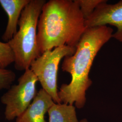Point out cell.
<instances>
[{"label":"cell","instance_id":"8992f818","mask_svg":"<svg viewBox=\"0 0 122 122\" xmlns=\"http://www.w3.org/2000/svg\"><path fill=\"white\" fill-rule=\"evenodd\" d=\"M108 0L99 5L93 13L85 20L87 28L98 26H115L116 33L122 31V0L114 4H109Z\"/></svg>","mask_w":122,"mask_h":122},{"label":"cell","instance_id":"4fadbf2b","mask_svg":"<svg viewBox=\"0 0 122 122\" xmlns=\"http://www.w3.org/2000/svg\"><path fill=\"white\" fill-rule=\"evenodd\" d=\"M113 38L118 41L122 42V31L120 33H114L113 35Z\"/></svg>","mask_w":122,"mask_h":122},{"label":"cell","instance_id":"ba28073f","mask_svg":"<svg viewBox=\"0 0 122 122\" xmlns=\"http://www.w3.org/2000/svg\"><path fill=\"white\" fill-rule=\"evenodd\" d=\"M31 0H0V5L7 15L8 20L2 36L4 42L7 43L17 32V26L23 10Z\"/></svg>","mask_w":122,"mask_h":122},{"label":"cell","instance_id":"277c9868","mask_svg":"<svg viewBox=\"0 0 122 122\" xmlns=\"http://www.w3.org/2000/svg\"><path fill=\"white\" fill-rule=\"evenodd\" d=\"M76 47L63 46L47 50L31 64L30 69L35 74L42 89L52 97L54 103L61 104L57 91V79L59 63L65 57L71 56Z\"/></svg>","mask_w":122,"mask_h":122},{"label":"cell","instance_id":"7c38bea8","mask_svg":"<svg viewBox=\"0 0 122 122\" xmlns=\"http://www.w3.org/2000/svg\"><path fill=\"white\" fill-rule=\"evenodd\" d=\"M16 78L15 73L12 70L0 68V91L8 90Z\"/></svg>","mask_w":122,"mask_h":122},{"label":"cell","instance_id":"7a4b0ae2","mask_svg":"<svg viewBox=\"0 0 122 122\" xmlns=\"http://www.w3.org/2000/svg\"><path fill=\"white\" fill-rule=\"evenodd\" d=\"M86 29L85 19L75 0L46 2L37 26L40 52L42 54L63 46L76 47Z\"/></svg>","mask_w":122,"mask_h":122},{"label":"cell","instance_id":"3957f363","mask_svg":"<svg viewBox=\"0 0 122 122\" xmlns=\"http://www.w3.org/2000/svg\"><path fill=\"white\" fill-rule=\"evenodd\" d=\"M45 0H31L22 11L19 29L8 42L15 54V68L20 71L30 68L31 63L41 55L37 44V26Z\"/></svg>","mask_w":122,"mask_h":122},{"label":"cell","instance_id":"6da1fadb","mask_svg":"<svg viewBox=\"0 0 122 122\" xmlns=\"http://www.w3.org/2000/svg\"><path fill=\"white\" fill-rule=\"evenodd\" d=\"M113 30L108 26L87 28L83 34L74 54L63 58L61 69L71 75L68 84L61 85L58 92L61 103L75 104L77 109L85 105L86 92L92 81L89 73L93 61L102 47L113 38Z\"/></svg>","mask_w":122,"mask_h":122},{"label":"cell","instance_id":"30bf717a","mask_svg":"<svg viewBox=\"0 0 122 122\" xmlns=\"http://www.w3.org/2000/svg\"><path fill=\"white\" fill-rule=\"evenodd\" d=\"M15 61L14 53L8 43L0 41V68L5 69Z\"/></svg>","mask_w":122,"mask_h":122},{"label":"cell","instance_id":"9c48e42d","mask_svg":"<svg viewBox=\"0 0 122 122\" xmlns=\"http://www.w3.org/2000/svg\"><path fill=\"white\" fill-rule=\"evenodd\" d=\"M48 113L49 122H78L73 105L54 103Z\"/></svg>","mask_w":122,"mask_h":122},{"label":"cell","instance_id":"8fae6325","mask_svg":"<svg viewBox=\"0 0 122 122\" xmlns=\"http://www.w3.org/2000/svg\"><path fill=\"white\" fill-rule=\"evenodd\" d=\"M78 5L85 20L95 11L97 7L106 0H75Z\"/></svg>","mask_w":122,"mask_h":122},{"label":"cell","instance_id":"5b68a950","mask_svg":"<svg viewBox=\"0 0 122 122\" xmlns=\"http://www.w3.org/2000/svg\"><path fill=\"white\" fill-rule=\"evenodd\" d=\"M38 79L30 68L25 70L18 80L17 84L11 86L0 98L5 105V116L13 120L23 113L30 105L36 94Z\"/></svg>","mask_w":122,"mask_h":122},{"label":"cell","instance_id":"52a82bcc","mask_svg":"<svg viewBox=\"0 0 122 122\" xmlns=\"http://www.w3.org/2000/svg\"><path fill=\"white\" fill-rule=\"evenodd\" d=\"M54 103L52 97L42 88L25 111L16 118V122H46L45 115Z\"/></svg>","mask_w":122,"mask_h":122},{"label":"cell","instance_id":"5bb4252c","mask_svg":"<svg viewBox=\"0 0 122 122\" xmlns=\"http://www.w3.org/2000/svg\"><path fill=\"white\" fill-rule=\"evenodd\" d=\"M79 122H88V121L86 118H83Z\"/></svg>","mask_w":122,"mask_h":122}]
</instances>
